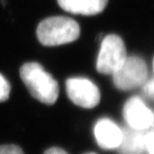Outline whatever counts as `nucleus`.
I'll use <instances>...</instances> for the list:
<instances>
[{
    "label": "nucleus",
    "instance_id": "obj_4",
    "mask_svg": "<svg viewBox=\"0 0 154 154\" xmlns=\"http://www.w3.org/2000/svg\"><path fill=\"white\" fill-rule=\"evenodd\" d=\"M128 54L123 39L117 34H108L102 39L96 69L102 75H112L126 60Z\"/></svg>",
    "mask_w": 154,
    "mask_h": 154
},
{
    "label": "nucleus",
    "instance_id": "obj_9",
    "mask_svg": "<svg viewBox=\"0 0 154 154\" xmlns=\"http://www.w3.org/2000/svg\"><path fill=\"white\" fill-rule=\"evenodd\" d=\"M146 133L123 128V137L117 149L121 154H142L145 152Z\"/></svg>",
    "mask_w": 154,
    "mask_h": 154
},
{
    "label": "nucleus",
    "instance_id": "obj_11",
    "mask_svg": "<svg viewBox=\"0 0 154 154\" xmlns=\"http://www.w3.org/2000/svg\"><path fill=\"white\" fill-rule=\"evenodd\" d=\"M145 152L146 154H154V128L146 133Z\"/></svg>",
    "mask_w": 154,
    "mask_h": 154
},
{
    "label": "nucleus",
    "instance_id": "obj_8",
    "mask_svg": "<svg viewBox=\"0 0 154 154\" xmlns=\"http://www.w3.org/2000/svg\"><path fill=\"white\" fill-rule=\"evenodd\" d=\"M58 5L66 12L82 15L95 16L105 11L109 0H57Z\"/></svg>",
    "mask_w": 154,
    "mask_h": 154
},
{
    "label": "nucleus",
    "instance_id": "obj_14",
    "mask_svg": "<svg viewBox=\"0 0 154 154\" xmlns=\"http://www.w3.org/2000/svg\"><path fill=\"white\" fill-rule=\"evenodd\" d=\"M44 154H68L62 148L59 147H51L45 152Z\"/></svg>",
    "mask_w": 154,
    "mask_h": 154
},
{
    "label": "nucleus",
    "instance_id": "obj_3",
    "mask_svg": "<svg viewBox=\"0 0 154 154\" xmlns=\"http://www.w3.org/2000/svg\"><path fill=\"white\" fill-rule=\"evenodd\" d=\"M115 87L121 91L140 88L148 79L146 62L139 56H128L122 66L112 75Z\"/></svg>",
    "mask_w": 154,
    "mask_h": 154
},
{
    "label": "nucleus",
    "instance_id": "obj_7",
    "mask_svg": "<svg viewBox=\"0 0 154 154\" xmlns=\"http://www.w3.org/2000/svg\"><path fill=\"white\" fill-rule=\"evenodd\" d=\"M97 143L105 150H117L123 137V128L110 118H101L94 126Z\"/></svg>",
    "mask_w": 154,
    "mask_h": 154
},
{
    "label": "nucleus",
    "instance_id": "obj_2",
    "mask_svg": "<svg viewBox=\"0 0 154 154\" xmlns=\"http://www.w3.org/2000/svg\"><path fill=\"white\" fill-rule=\"evenodd\" d=\"M36 34L45 46H57L77 40L81 34L79 24L67 17H51L39 22Z\"/></svg>",
    "mask_w": 154,
    "mask_h": 154
},
{
    "label": "nucleus",
    "instance_id": "obj_5",
    "mask_svg": "<svg viewBox=\"0 0 154 154\" xmlns=\"http://www.w3.org/2000/svg\"><path fill=\"white\" fill-rule=\"evenodd\" d=\"M123 119L128 128L140 132H148L154 128V111L138 96L126 101L122 110Z\"/></svg>",
    "mask_w": 154,
    "mask_h": 154
},
{
    "label": "nucleus",
    "instance_id": "obj_12",
    "mask_svg": "<svg viewBox=\"0 0 154 154\" xmlns=\"http://www.w3.org/2000/svg\"><path fill=\"white\" fill-rule=\"evenodd\" d=\"M0 154H24V152L16 145H3L0 146Z\"/></svg>",
    "mask_w": 154,
    "mask_h": 154
},
{
    "label": "nucleus",
    "instance_id": "obj_1",
    "mask_svg": "<svg viewBox=\"0 0 154 154\" xmlns=\"http://www.w3.org/2000/svg\"><path fill=\"white\" fill-rule=\"evenodd\" d=\"M20 76L34 99L45 105L55 104L59 95V85L41 64L35 62L24 63L20 69Z\"/></svg>",
    "mask_w": 154,
    "mask_h": 154
},
{
    "label": "nucleus",
    "instance_id": "obj_10",
    "mask_svg": "<svg viewBox=\"0 0 154 154\" xmlns=\"http://www.w3.org/2000/svg\"><path fill=\"white\" fill-rule=\"evenodd\" d=\"M11 93V85L5 76L0 74V103L5 102Z\"/></svg>",
    "mask_w": 154,
    "mask_h": 154
},
{
    "label": "nucleus",
    "instance_id": "obj_16",
    "mask_svg": "<svg viewBox=\"0 0 154 154\" xmlns=\"http://www.w3.org/2000/svg\"><path fill=\"white\" fill-rule=\"evenodd\" d=\"M86 154H97V153H94V152H88V153H86Z\"/></svg>",
    "mask_w": 154,
    "mask_h": 154
},
{
    "label": "nucleus",
    "instance_id": "obj_6",
    "mask_svg": "<svg viewBox=\"0 0 154 154\" xmlns=\"http://www.w3.org/2000/svg\"><path fill=\"white\" fill-rule=\"evenodd\" d=\"M66 91L69 99L75 105L85 109H93L100 102V92L98 87L87 78H69L66 81Z\"/></svg>",
    "mask_w": 154,
    "mask_h": 154
},
{
    "label": "nucleus",
    "instance_id": "obj_15",
    "mask_svg": "<svg viewBox=\"0 0 154 154\" xmlns=\"http://www.w3.org/2000/svg\"><path fill=\"white\" fill-rule=\"evenodd\" d=\"M152 70H153V75H154V57H153V61H152Z\"/></svg>",
    "mask_w": 154,
    "mask_h": 154
},
{
    "label": "nucleus",
    "instance_id": "obj_13",
    "mask_svg": "<svg viewBox=\"0 0 154 154\" xmlns=\"http://www.w3.org/2000/svg\"><path fill=\"white\" fill-rule=\"evenodd\" d=\"M143 94L151 99H154V78L151 80H146V82L144 83L141 87Z\"/></svg>",
    "mask_w": 154,
    "mask_h": 154
}]
</instances>
